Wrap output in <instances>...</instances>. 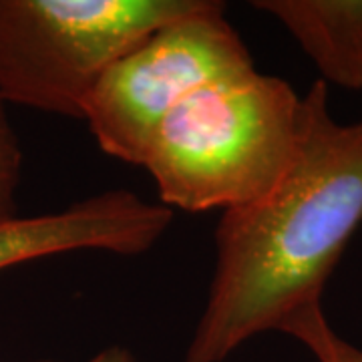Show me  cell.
<instances>
[{"label": "cell", "mask_w": 362, "mask_h": 362, "mask_svg": "<svg viewBox=\"0 0 362 362\" xmlns=\"http://www.w3.org/2000/svg\"><path fill=\"white\" fill-rule=\"evenodd\" d=\"M87 362H135L131 352L123 346H109V349L101 350L99 354H95L90 361Z\"/></svg>", "instance_id": "cell-9"}, {"label": "cell", "mask_w": 362, "mask_h": 362, "mask_svg": "<svg viewBox=\"0 0 362 362\" xmlns=\"http://www.w3.org/2000/svg\"><path fill=\"white\" fill-rule=\"evenodd\" d=\"M173 214L127 189H111L54 214L0 221V270L28 259L101 250L137 256L156 246Z\"/></svg>", "instance_id": "cell-5"}, {"label": "cell", "mask_w": 362, "mask_h": 362, "mask_svg": "<svg viewBox=\"0 0 362 362\" xmlns=\"http://www.w3.org/2000/svg\"><path fill=\"white\" fill-rule=\"evenodd\" d=\"M310 350L318 362H362V350L338 334L324 314L322 302L294 314L282 328Z\"/></svg>", "instance_id": "cell-7"}, {"label": "cell", "mask_w": 362, "mask_h": 362, "mask_svg": "<svg viewBox=\"0 0 362 362\" xmlns=\"http://www.w3.org/2000/svg\"><path fill=\"white\" fill-rule=\"evenodd\" d=\"M304 95L284 78L250 71L177 105L141 159L165 207L207 211L258 202L294 161Z\"/></svg>", "instance_id": "cell-2"}, {"label": "cell", "mask_w": 362, "mask_h": 362, "mask_svg": "<svg viewBox=\"0 0 362 362\" xmlns=\"http://www.w3.org/2000/svg\"><path fill=\"white\" fill-rule=\"evenodd\" d=\"M4 105L0 99V221L16 216V189L23 173V149Z\"/></svg>", "instance_id": "cell-8"}, {"label": "cell", "mask_w": 362, "mask_h": 362, "mask_svg": "<svg viewBox=\"0 0 362 362\" xmlns=\"http://www.w3.org/2000/svg\"><path fill=\"white\" fill-rule=\"evenodd\" d=\"M322 75L342 89H362V0H258Z\"/></svg>", "instance_id": "cell-6"}, {"label": "cell", "mask_w": 362, "mask_h": 362, "mask_svg": "<svg viewBox=\"0 0 362 362\" xmlns=\"http://www.w3.org/2000/svg\"><path fill=\"white\" fill-rule=\"evenodd\" d=\"M254 69L223 4L206 0L123 52L90 90L83 119L107 156L141 165L153 133L177 105L211 83Z\"/></svg>", "instance_id": "cell-4"}, {"label": "cell", "mask_w": 362, "mask_h": 362, "mask_svg": "<svg viewBox=\"0 0 362 362\" xmlns=\"http://www.w3.org/2000/svg\"><path fill=\"white\" fill-rule=\"evenodd\" d=\"M362 223V121L338 123L328 89L304 95L290 168L258 202L223 211L216 272L183 362H223L246 340L280 330L324 286Z\"/></svg>", "instance_id": "cell-1"}, {"label": "cell", "mask_w": 362, "mask_h": 362, "mask_svg": "<svg viewBox=\"0 0 362 362\" xmlns=\"http://www.w3.org/2000/svg\"><path fill=\"white\" fill-rule=\"evenodd\" d=\"M206 0H0V99L83 119L99 78Z\"/></svg>", "instance_id": "cell-3"}, {"label": "cell", "mask_w": 362, "mask_h": 362, "mask_svg": "<svg viewBox=\"0 0 362 362\" xmlns=\"http://www.w3.org/2000/svg\"><path fill=\"white\" fill-rule=\"evenodd\" d=\"M40 362H52V361H40Z\"/></svg>", "instance_id": "cell-10"}]
</instances>
